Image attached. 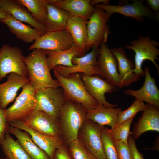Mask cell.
<instances>
[{"mask_svg": "<svg viewBox=\"0 0 159 159\" xmlns=\"http://www.w3.org/2000/svg\"><path fill=\"white\" fill-rule=\"evenodd\" d=\"M46 58V50L34 49L24 60L29 83L36 90L60 87L57 81L51 75Z\"/></svg>", "mask_w": 159, "mask_h": 159, "instance_id": "6da1fadb", "label": "cell"}, {"mask_svg": "<svg viewBox=\"0 0 159 159\" xmlns=\"http://www.w3.org/2000/svg\"><path fill=\"white\" fill-rule=\"evenodd\" d=\"M86 111L80 104L67 100L59 119L60 136L66 146L77 139L78 131L86 120Z\"/></svg>", "mask_w": 159, "mask_h": 159, "instance_id": "7a4b0ae2", "label": "cell"}, {"mask_svg": "<svg viewBox=\"0 0 159 159\" xmlns=\"http://www.w3.org/2000/svg\"><path fill=\"white\" fill-rule=\"evenodd\" d=\"M53 71L54 75L67 100L81 105L86 112L98 106V103L88 92L78 73H72L65 77L55 70Z\"/></svg>", "mask_w": 159, "mask_h": 159, "instance_id": "3957f363", "label": "cell"}, {"mask_svg": "<svg viewBox=\"0 0 159 159\" xmlns=\"http://www.w3.org/2000/svg\"><path fill=\"white\" fill-rule=\"evenodd\" d=\"M130 45H126L125 47L131 49L135 53L134 67L133 72L136 75L141 77L145 74V71L142 69L143 62L146 60L151 61L156 67L159 73L158 65L155 60H159V42L152 40L148 35L140 36L139 38L130 42Z\"/></svg>", "mask_w": 159, "mask_h": 159, "instance_id": "277c9868", "label": "cell"}, {"mask_svg": "<svg viewBox=\"0 0 159 159\" xmlns=\"http://www.w3.org/2000/svg\"><path fill=\"white\" fill-rule=\"evenodd\" d=\"M34 110L43 111L59 119L63 107L67 100L62 88L47 87L36 90Z\"/></svg>", "mask_w": 159, "mask_h": 159, "instance_id": "5b68a950", "label": "cell"}, {"mask_svg": "<svg viewBox=\"0 0 159 159\" xmlns=\"http://www.w3.org/2000/svg\"><path fill=\"white\" fill-rule=\"evenodd\" d=\"M110 17L107 12L95 7L94 12L87 21L86 52L93 46L99 47L102 43L106 42L110 33L107 24Z\"/></svg>", "mask_w": 159, "mask_h": 159, "instance_id": "8992f818", "label": "cell"}, {"mask_svg": "<svg viewBox=\"0 0 159 159\" xmlns=\"http://www.w3.org/2000/svg\"><path fill=\"white\" fill-rule=\"evenodd\" d=\"M91 51L86 55L80 57H74L72 60L74 67H69L62 65L53 68L61 76L67 77L72 73L81 72L87 76L97 74L100 73L98 66L97 58L100 52L99 47L93 46Z\"/></svg>", "mask_w": 159, "mask_h": 159, "instance_id": "52a82bcc", "label": "cell"}, {"mask_svg": "<svg viewBox=\"0 0 159 159\" xmlns=\"http://www.w3.org/2000/svg\"><path fill=\"white\" fill-rule=\"evenodd\" d=\"M36 90L29 82L23 87L14 103L6 108V117L8 122L16 120L23 121L35 109Z\"/></svg>", "mask_w": 159, "mask_h": 159, "instance_id": "ba28073f", "label": "cell"}, {"mask_svg": "<svg viewBox=\"0 0 159 159\" xmlns=\"http://www.w3.org/2000/svg\"><path fill=\"white\" fill-rule=\"evenodd\" d=\"M25 57L18 47L4 44L0 48V80L8 74L15 73L27 77Z\"/></svg>", "mask_w": 159, "mask_h": 159, "instance_id": "9c48e42d", "label": "cell"}, {"mask_svg": "<svg viewBox=\"0 0 159 159\" xmlns=\"http://www.w3.org/2000/svg\"><path fill=\"white\" fill-rule=\"evenodd\" d=\"M77 139L97 159H106L101 128L98 124L86 119L78 131Z\"/></svg>", "mask_w": 159, "mask_h": 159, "instance_id": "30bf717a", "label": "cell"}, {"mask_svg": "<svg viewBox=\"0 0 159 159\" xmlns=\"http://www.w3.org/2000/svg\"><path fill=\"white\" fill-rule=\"evenodd\" d=\"M74 44L72 37L66 29L48 31L40 36L30 45L29 50L41 49L46 50H64Z\"/></svg>", "mask_w": 159, "mask_h": 159, "instance_id": "8fae6325", "label": "cell"}, {"mask_svg": "<svg viewBox=\"0 0 159 159\" xmlns=\"http://www.w3.org/2000/svg\"><path fill=\"white\" fill-rule=\"evenodd\" d=\"M100 52L97 60L100 76L105 80L119 88L124 86L117 71V62L111 49L105 43L100 45Z\"/></svg>", "mask_w": 159, "mask_h": 159, "instance_id": "7c38bea8", "label": "cell"}, {"mask_svg": "<svg viewBox=\"0 0 159 159\" xmlns=\"http://www.w3.org/2000/svg\"><path fill=\"white\" fill-rule=\"evenodd\" d=\"M23 122L29 127L40 133L60 137L59 119L40 110H34Z\"/></svg>", "mask_w": 159, "mask_h": 159, "instance_id": "4fadbf2b", "label": "cell"}, {"mask_svg": "<svg viewBox=\"0 0 159 159\" xmlns=\"http://www.w3.org/2000/svg\"><path fill=\"white\" fill-rule=\"evenodd\" d=\"M110 16L114 13H118L130 17L139 21L144 18H153L154 15L141 0H134L132 2L123 5L116 6L100 4L95 5Z\"/></svg>", "mask_w": 159, "mask_h": 159, "instance_id": "5bb4252c", "label": "cell"}, {"mask_svg": "<svg viewBox=\"0 0 159 159\" xmlns=\"http://www.w3.org/2000/svg\"><path fill=\"white\" fill-rule=\"evenodd\" d=\"M10 126L18 128L27 132L33 141L53 159L56 149L64 144L60 137L47 135L36 131L28 126L23 121H14L9 123Z\"/></svg>", "mask_w": 159, "mask_h": 159, "instance_id": "9a60e30c", "label": "cell"}, {"mask_svg": "<svg viewBox=\"0 0 159 159\" xmlns=\"http://www.w3.org/2000/svg\"><path fill=\"white\" fill-rule=\"evenodd\" d=\"M81 77L87 90L99 105L114 107L117 106V105L107 102L105 96L106 93H111L117 91L116 86L97 76H87L83 74Z\"/></svg>", "mask_w": 159, "mask_h": 159, "instance_id": "2e32d148", "label": "cell"}, {"mask_svg": "<svg viewBox=\"0 0 159 159\" xmlns=\"http://www.w3.org/2000/svg\"><path fill=\"white\" fill-rule=\"evenodd\" d=\"M144 71L145 79L142 87L137 90L127 89L125 91V93L159 109V90L155 79L151 77L148 67H145Z\"/></svg>", "mask_w": 159, "mask_h": 159, "instance_id": "e0dca14e", "label": "cell"}, {"mask_svg": "<svg viewBox=\"0 0 159 159\" xmlns=\"http://www.w3.org/2000/svg\"><path fill=\"white\" fill-rule=\"evenodd\" d=\"M29 82L27 77L15 73H10L7 81L0 84V108L6 109L14 100L18 90Z\"/></svg>", "mask_w": 159, "mask_h": 159, "instance_id": "ac0fdd59", "label": "cell"}, {"mask_svg": "<svg viewBox=\"0 0 159 159\" xmlns=\"http://www.w3.org/2000/svg\"><path fill=\"white\" fill-rule=\"evenodd\" d=\"M149 131L159 132V110L147 104L141 116L134 124L132 137L136 140L143 133Z\"/></svg>", "mask_w": 159, "mask_h": 159, "instance_id": "d6986e66", "label": "cell"}, {"mask_svg": "<svg viewBox=\"0 0 159 159\" xmlns=\"http://www.w3.org/2000/svg\"><path fill=\"white\" fill-rule=\"evenodd\" d=\"M0 8L16 20L28 23L43 34L48 32L44 25L37 21L26 9L15 0H0Z\"/></svg>", "mask_w": 159, "mask_h": 159, "instance_id": "ffe728a7", "label": "cell"}, {"mask_svg": "<svg viewBox=\"0 0 159 159\" xmlns=\"http://www.w3.org/2000/svg\"><path fill=\"white\" fill-rule=\"evenodd\" d=\"M0 22L6 24L17 39L25 42H33L44 34L37 29L24 24L9 14L5 18L0 19Z\"/></svg>", "mask_w": 159, "mask_h": 159, "instance_id": "44dd1931", "label": "cell"}, {"mask_svg": "<svg viewBox=\"0 0 159 159\" xmlns=\"http://www.w3.org/2000/svg\"><path fill=\"white\" fill-rule=\"evenodd\" d=\"M47 62L49 69L51 70L54 67L62 65L72 67L74 65L72 60L74 57H81L85 53L74 44L69 48L64 50H46Z\"/></svg>", "mask_w": 159, "mask_h": 159, "instance_id": "7402d4cb", "label": "cell"}, {"mask_svg": "<svg viewBox=\"0 0 159 159\" xmlns=\"http://www.w3.org/2000/svg\"><path fill=\"white\" fill-rule=\"evenodd\" d=\"M111 50L117 59L118 72L124 86L127 87L138 81L140 77L133 72L134 64L131 59L127 57L123 48H115L111 49Z\"/></svg>", "mask_w": 159, "mask_h": 159, "instance_id": "603a6c76", "label": "cell"}, {"mask_svg": "<svg viewBox=\"0 0 159 159\" xmlns=\"http://www.w3.org/2000/svg\"><path fill=\"white\" fill-rule=\"evenodd\" d=\"M122 110L120 108L98 105L96 108L86 112V119L93 122L100 127L108 125L111 128H113L116 125L118 114Z\"/></svg>", "mask_w": 159, "mask_h": 159, "instance_id": "cb8c5ba5", "label": "cell"}, {"mask_svg": "<svg viewBox=\"0 0 159 159\" xmlns=\"http://www.w3.org/2000/svg\"><path fill=\"white\" fill-rule=\"evenodd\" d=\"M90 0H50L57 7L68 12L71 16L80 17L87 20L95 7L90 4Z\"/></svg>", "mask_w": 159, "mask_h": 159, "instance_id": "d4e9b609", "label": "cell"}, {"mask_svg": "<svg viewBox=\"0 0 159 159\" xmlns=\"http://www.w3.org/2000/svg\"><path fill=\"white\" fill-rule=\"evenodd\" d=\"M87 21L82 17L71 16L68 20L66 29L71 34L74 44L86 52Z\"/></svg>", "mask_w": 159, "mask_h": 159, "instance_id": "484cf974", "label": "cell"}, {"mask_svg": "<svg viewBox=\"0 0 159 159\" xmlns=\"http://www.w3.org/2000/svg\"><path fill=\"white\" fill-rule=\"evenodd\" d=\"M47 7V17L43 25L47 31L66 29L67 22L71 15L51 3L50 0H49Z\"/></svg>", "mask_w": 159, "mask_h": 159, "instance_id": "4316f807", "label": "cell"}, {"mask_svg": "<svg viewBox=\"0 0 159 159\" xmlns=\"http://www.w3.org/2000/svg\"><path fill=\"white\" fill-rule=\"evenodd\" d=\"M8 133L16 138L31 159H50L46 153L33 141L25 131L10 125Z\"/></svg>", "mask_w": 159, "mask_h": 159, "instance_id": "83f0119b", "label": "cell"}, {"mask_svg": "<svg viewBox=\"0 0 159 159\" xmlns=\"http://www.w3.org/2000/svg\"><path fill=\"white\" fill-rule=\"evenodd\" d=\"M1 146L3 153L9 159H31L19 141L15 140L8 132Z\"/></svg>", "mask_w": 159, "mask_h": 159, "instance_id": "f1b7e54d", "label": "cell"}, {"mask_svg": "<svg viewBox=\"0 0 159 159\" xmlns=\"http://www.w3.org/2000/svg\"><path fill=\"white\" fill-rule=\"evenodd\" d=\"M23 6L37 21L43 25L47 15V5L49 0H15Z\"/></svg>", "mask_w": 159, "mask_h": 159, "instance_id": "f546056e", "label": "cell"}, {"mask_svg": "<svg viewBox=\"0 0 159 159\" xmlns=\"http://www.w3.org/2000/svg\"><path fill=\"white\" fill-rule=\"evenodd\" d=\"M134 117L116 126L113 128H107V130L114 140H119L128 142L129 136L130 134V127Z\"/></svg>", "mask_w": 159, "mask_h": 159, "instance_id": "4dcf8cb0", "label": "cell"}, {"mask_svg": "<svg viewBox=\"0 0 159 159\" xmlns=\"http://www.w3.org/2000/svg\"><path fill=\"white\" fill-rule=\"evenodd\" d=\"M146 107L144 102L135 98L131 105L125 110L121 111L118 114L116 126L135 117L136 114L140 111H143Z\"/></svg>", "mask_w": 159, "mask_h": 159, "instance_id": "1f68e13d", "label": "cell"}, {"mask_svg": "<svg viewBox=\"0 0 159 159\" xmlns=\"http://www.w3.org/2000/svg\"><path fill=\"white\" fill-rule=\"evenodd\" d=\"M67 146L68 152L72 159H97L77 139Z\"/></svg>", "mask_w": 159, "mask_h": 159, "instance_id": "d6a6232c", "label": "cell"}, {"mask_svg": "<svg viewBox=\"0 0 159 159\" xmlns=\"http://www.w3.org/2000/svg\"><path fill=\"white\" fill-rule=\"evenodd\" d=\"M102 139L106 159H118L114 140L107 130V127H101Z\"/></svg>", "mask_w": 159, "mask_h": 159, "instance_id": "836d02e7", "label": "cell"}, {"mask_svg": "<svg viewBox=\"0 0 159 159\" xmlns=\"http://www.w3.org/2000/svg\"><path fill=\"white\" fill-rule=\"evenodd\" d=\"M118 159H133L128 142L114 140Z\"/></svg>", "mask_w": 159, "mask_h": 159, "instance_id": "e575fe53", "label": "cell"}, {"mask_svg": "<svg viewBox=\"0 0 159 159\" xmlns=\"http://www.w3.org/2000/svg\"><path fill=\"white\" fill-rule=\"evenodd\" d=\"M5 109L0 108V146L5 139L6 134L8 132L9 123L7 121Z\"/></svg>", "mask_w": 159, "mask_h": 159, "instance_id": "d590c367", "label": "cell"}, {"mask_svg": "<svg viewBox=\"0 0 159 159\" xmlns=\"http://www.w3.org/2000/svg\"><path fill=\"white\" fill-rule=\"evenodd\" d=\"M67 146L63 144L55 150L53 159H72Z\"/></svg>", "mask_w": 159, "mask_h": 159, "instance_id": "8d00e7d4", "label": "cell"}, {"mask_svg": "<svg viewBox=\"0 0 159 159\" xmlns=\"http://www.w3.org/2000/svg\"><path fill=\"white\" fill-rule=\"evenodd\" d=\"M128 142L131 150L133 159H144L143 154L138 150L136 145L135 141L130 134L128 140Z\"/></svg>", "mask_w": 159, "mask_h": 159, "instance_id": "74e56055", "label": "cell"}, {"mask_svg": "<svg viewBox=\"0 0 159 159\" xmlns=\"http://www.w3.org/2000/svg\"><path fill=\"white\" fill-rule=\"evenodd\" d=\"M146 1L153 10L155 11H158V10L159 9V0H147Z\"/></svg>", "mask_w": 159, "mask_h": 159, "instance_id": "f35d334b", "label": "cell"}, {"mask_svg": "<svg viewBox=\"0 0 159 159\" xmlns=\"http://www.w3.org/2000/svg\"><path fill=\"white\" fill-rule=\"evenodd\" d=\"M109 1V0H90V4L93 6L94 5H95L101 3L103 4H108Z\"/></svg>", "mask_w": 159, "mask_h": 159, "instance_id": "ab89813d", "label": "cell"}, {"mask_svg": "<svg viewBox=\"0 0 159 159\" xmlns=\"http://www.w3.org/2000/svg\"><path fill=\"white\" fill-rule=\"evenodd\" d=\"M8 14L6 11L0 8V19L5 18Z\"/></svg>", "mask_w": 159, "mask_h": 159, "instance_id": "60d3db41", "label": "cell"}, {"mask_svg": "<svg viewBox=\"0 0 159 159\" xmlns=\"http://www.w3.org/2000/svg\"><path fill=\"white\" fill-rule=\"evenodd\" d=\"M0 159H9L6 157L4 158H1L0 157Z\"/></svg>", "mask_w": 159, "mask_h": 159, "instance_id": "b9f144b4", "label": "cell"}]
</instances>
